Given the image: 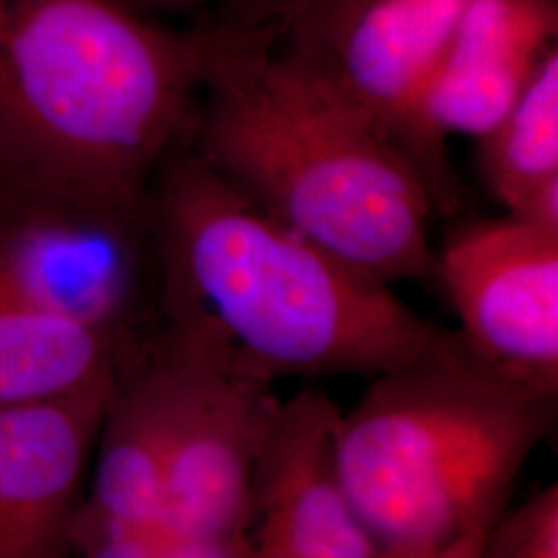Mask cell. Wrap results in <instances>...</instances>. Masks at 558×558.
<instances>
[{"label":"cell","mask_w":558,"mask_h":558,"mask_svg":"<svg viewBox=\"0 0 558 558\" xmlns=\"http://www.w3.org/2000/svg\"><path fill=\"white\" fill-rule=\"evenodd\" d=\"M154 338L274 385L377 377L435 331L389 283L339 259L221 179L186 145L149 184Z\"/></svg>","instance_id":"obj_1"},{"label":"cell","mask_w":558,"mask_h":558,"mask_svg":"<svg viewBox=\"0 0 558 558\" xmlns=\"http://www.w3.org/2000/svg\"><path fill=\"white\" fill-rule=\"evenodd\" d=\"M186 147L274 218L393 283L433 274L435 205L412 163L308 64L255 34L191 27Z\"/></svg>","instance_id":"obj_2"},{"label":"cell","mask_w":558,"mask_h":558,"mask_svg":"<svg viewBox=\"0 0 558 558\" xmlns=\"http://www.w3.org/2000/svg\"><path fill=\"white\" fill-rule=\"evenodd\" d=\"M191 29L117 0H0V177L141 197L193 129Z\"/></svg>","instance_id":"obj_3"},{"label":"cell","mask_w":558,"mask_h":558,"mask_svg":"<svg viewBox=\"0 0 558 558\" xmlns=\"http://www.w3.org/2000/svg\"><path fill=\"white\" fill-rule=\"evenodd\" d=\"M555 416L437 325L339 412V472L385 558H437L499 519Z\"/></svg>","instance_id":"obj_4"},{"label":"cell","mask_w":558,"mask_h":558,"mask_svg":"<svg viewBox=\"0 0 558 558\" xmlns=\"http://www.w3.org/2000/svg\"><path fill=\"white\" fill-rule=\"evenodd\" d=\"M0 292L137 359L158 315L149 193L0 177Z\"/></svg>","instance_id":"obj_5"},{"label":"cell","mask_w":558,"mask_h":558,"mask_svg":"<svg viewBox=\"0 0 558 558\" xmlns=\"http://www.w3.org/2000/svg\"><path fill=\"white\" fill-rule=\"evenodd\" d=\"M468 0H362L308 40L274 44L319 73L424 182L435 214L461 189L449 147L430 137L424 100Z\"/></svg>","instance_id":"obj_6"},{"label":"cell","mask_w":558,"mask_h":558,"mask_svg":"<svg viewBox=\"0 0 558 558\" xmlns=\"http://www.w3.org/2000/svg\"><path fill=\"white\" fill-rule=\"evenodd\" d=\"M166 383L158 530L195 542L246 539L263 439L279 398L193 352L149 338Z\"/></svg>","instance_id":"obj_7"},{"label":"cell","mask_w":558,"mask_h":558,"mask_svg":"<svg viewBox=\"0 0 558 558\" xmlns=\"http://www.w3.org/2000/svg\"><path fill=\"white\" fill-rule=\"evenodd\" d=\"M433 274L463 341L502 377L558 399V232L505 214L456 228Z\"/></svg>","instance_id":"obj_8"},{"label":"cell","mask_w":558,"mask_h":558,"mask_svg":"<svg viewBox=\"0 0 558 558\" xmlns=\"http://www.w3.org/2000/svg\"><path fill=\"white\" fill-rule=\"evenodd\" d=\"M339 412L315 389L279 399L255 470L246 558H385L339 472Z\"/></svg>","instance_id":"obj_9"},{"label":"cell","mask_w":558,"mask_h":558,"mask_svg":"<svg viewBox=\"0 0 558 558\" xmlns=\"http://www.w3.org/2000/svg\"><path fill=\"white\" fill-rule=\"evenodd\" d=\"M117 380L0 410V558H77L75 525Z\"/></svg>","instance_id":"obj_10"},{"label":"cell","mask_w":558,"mask_h":558,"mask_svg":"<svg viewBox=\"0 0 558 558\" xmlns=\"http://www.w3.org/2000/svg\"><path fill=\"white\" fill-rule=\"evenodd\" d=\"M558 0H468L424 100L430 137H484L557 48Z\"/></svg>","instance_id":"obj_11"},{"label":"cell","mask_w":558,"mask_h":558,"mask_svg":"<svg viewBox=\"0 0 558 558\" xmlns=\"http://www.w3.org/2000/svg\"><path fill=\"white\" fill-rule=\"evenodd\" d=\"M129 364L112 341L0 292V410L100 387L119 379Z\"/></svg>","instance_id":"obj_12"},{"label":"cell","mask_w":558,"mask_h":558,"mask_svg":"<svg viewBox=\"0 0 558 558\" xmlns=\"http://www.w3.org/2000/svg\"><path fill=\"white\" fill-rule=\"evenodd\" d=\"M480 168L507 214L558 232V50L499 124L480 137Z\"/></svg>","instance_id":"obj_13"},{"label":"cell","mask_w":558,"mask_h":558,"mask_svg":"<svg viewBox=\"0 0 558 558\" xmlns=\"http://www.w3.org/2000/svg\"><path fill=\"white\" fill-rule=\"evenodd\" d=\"M362 0H218L205 20L271 44L308 40Z\"/></svg>","instance_id":"obj_14"},{"label":"cell","mask_w":558,"mask_h":558,"mask_svg":"<svg viewBox=\"0 0 558 558\" xmlns=\"http://www.w3.org/2000/svg\"><path fill=\"white\" fill-rule=\"evenodd\" d=\"M246 539L195 542L161 530H108L77 521V558H246Z\"/></svg>","instance_id":"obj_15"},{"label":"cell","mask_w":558,"mask_h":558,"mask_svg":"<svg viewBox=\"0 0 558 558\" xmlns=\"http://www.w3.org/2000/svg\"><path fill=\"white\" fill-rule=\"evenodd\" d=\"M480 558H558V486H544L488 527Z\"/></svg>","instance_id":"obj_16"},{"label":"cell","mask_w":558,"mask_h":558,"mask_svg":"<svg viewBox=\"0 0 558 558\" xmlns=\"http://www.w3.org/2000/svg\"><path fill=\"white\" fill-rule=\"evenodd\" d=\"M120 4L160 20L161 15H180L193 11H209L218 0H117Z\"/></svg>","instance_id":"obj_17"},{"label":"cell","mask_w":558,"mask_h":558,"mask_svg":"<svg viewBox=\"0 0 558 558\" xmlns=\"http://www.w3.org/2000/svg\"><path fill=\"white\" fill-rule=\"evenodd\" d=\"M490 527V525H488ZM488 527L476 530L472 534H468L465 538L459 539L458 544H453L447 553H442L437 558H480V550H482V542L488 532Z\"/></svg>","instance_id":"obj_18"}]
</instances>
